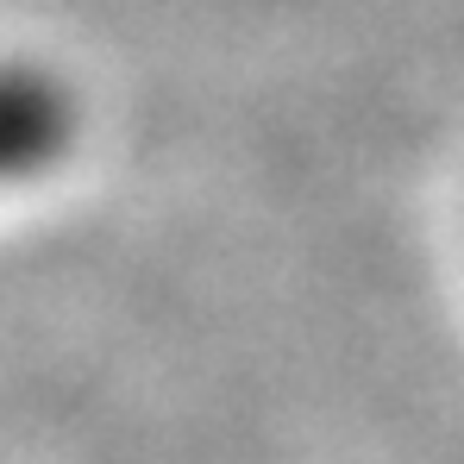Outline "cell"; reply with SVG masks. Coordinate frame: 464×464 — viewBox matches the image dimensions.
<instances>
[{"label": "cell", "instance_id": "cell-1", "mask_svg": "<svg viewBox=\"0 0 464 464\" xmlns=\"http://www.w3.org/2000/svg\"><path fill=\"white\" fill-rule=\"evenodd\" d=\"M70 126H76V113L57 76L0 63V182L57 163L70 145Z\"/></svg>", "mask_w": 464, "mask_h": 464}]
</instances>
